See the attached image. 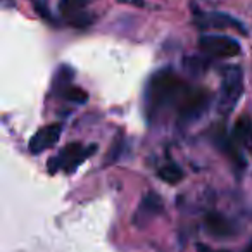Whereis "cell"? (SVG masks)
Here are the masks:
<instances>
[{
	"mask_svg": "<svg viewBox=\"0 0 252 252\" xmlns=\"http://www.w3.org/2000/svg\"><path fill=\"white\" fill-rule=\"evenodd\" d=\"M162 213V200L158 193H147L142 199L140 206H138L137 213H135L133 223L137 226H145L149 221H152L156 216Z\"/></svg>",
	"mask_w": 252,
	"mask_h": 252,
	"instance_id": "cell-7",
	"label": "cell"
},
{
	"mask_svg": "<svg viewBox=\"0 0 252 252\" xmlns=\"http://www.w3.org/2000/svg\"><path fill=\"white\" fill-rule=\"evenodd\" d=\"M187 69L193 74H200L206 71V63L199 57H193V59H187Z\"/></svg>",
	"mask_w": 252,
	"mask_h": 252,
	"instance_id": "cell-15",
	"label": "cell"
},
{
	"mask_svg": "<svg viewBox=\"0 0 252 252\" xmlns=\"http://www.w3.org/2000/svg\"><path fill=\"white\" fill-rule=\"evenodd\" d=\"M211 102V94L200 88H190L183 94V97L178 102V112L182 121H193L197 119Z\"/></svg>",
	"mask_w": 252,
	"mask_h": 252,
	"instance_id": "cell-4",
	"label": "cell"
},
{
	"mask_svg": "<svg viewBox=\"0 0 252 252\" xmlns=\"http://www.w3.org/2000/svg\"><path fill=\"white\" fill-rule=\"evenodd\" d=\"M197 249H199V252H214L209 247H204V245H197Z\"/></svg>",
	"mask_w": 252,
	"mask_h": 252,
	"instance_id": "cell-17",
	"label": "cell"
},
{
	"mask_svg": "<svg viewBox=\"0 0 252 252\" xmlns=\"http://www.w3.org/2000/svg\"><path fill=\"white\" fill-rule=\"evenodd\" d=\"M200 49L206 54H211L214 57H235L240 54L242 47L235 38L221 35H204L199 42Z\"/></svg>",
	"mask_w": 252,
	"mask_h": 252,
	"instance_id": "cell-5",
	"label": "cell"
},
{
	"mask_svg": "<svg viewBox=\"0 0 252 252\" xmlns=\"http://www.w3.org/2000/svg\"><path fill=\"white\" fill-rule=\"evenodd\" d=\"M97 151V145H90V147H83L81 144L74 142L69 144L61 151V154L57 158H52L49 161V171L50 173H57V171H73L76 169L85 159L90 158L94 152Z\"/></svg>",
	"mask_w": 252,
	"mask_h": 252,
	"instance_id": "cell-3",
	"label": "cell"
},
{
	"mask_svg": "<svg viewBox=\"0 0 252 252\" xmlns=\"http://www.w3.org/2000/svg\"><path fill=\"white\" fill-rule=\"evenodd\" d=\"M247 252H252V247H251V249H249V251H247Z\"/></svg>",
	"mask_w": 252,
	"mask_h": 252,
	"instance_id": "cell-18",
	"label": "cell"
},
{
	"mask_svg": "<svg viewBox=\"0 0 252 252\" xmlns=\"http://www.w3.org/2000/svg\"><path fill=\"white\" fill-rule=\"evenodd\" d=\"M71 76H73V73H71V69H67V66H63L59 69V73L56 74L54 85H56V88L61 94H63L67 87H71Z\"/></svg>",
	"mask_w": 252,
	"mask_h": 252,
	"instance_id": "cell-14",
	"label": "cell"
},
{
	"mask_svg": "<svg viewBox=\"0 0 252 252\" xmlns=\"http://www.w3.org/2000/svg\"><path fill=\"white\" fill-rule=\"evenodd\" d=\"M199 23H202V25H206V26H211V28H237V30H240L242 33H247L244 28H242V25L237 21V19L230 18L228 14H220V12L206 16V18Z\"/></svg>",
	"mask_w": 252,
	"mask_h": 252,
	"instance_id": "cell-10",
	"label": "cell"
},
{
	"mask_svg": "<svg viewBox=\"0 0 252 252\" xmlns=\"http://www.w3.org/2000/svg\"><path fill=\"white\" fill-rule=\"evenodd\" d=\"M242 94H244V73L238 66H228L223 71L220 111L228 114L240 100Z\"/></svg>",
	"mask_w": 252,
	"mask_h": 252,
	"instance_id": "cell-2",
	"label": "cell"
},
{
	"mask_svg": "<svg viewBox=\"0 0 252 252\" xmlns=\"http://www.w3.org/2000/svg\"><path fill=\"white\" fill-rule=\"evenodd\" d=\"M61 133H63V125L61 123H50V125L43 126L42 130L36 131L35 137L30 142V151L33 154H38V152L54 147L59 142Z\"/></svg>",
	"mask_w": 252,
	"mask_h": 252,
	"instance_id": "cell-6",
	"label": "cell"
},
{
	"mask_svg": "<svg viewBox=\"0 0 252 252\" xmlns=\"http://www.w3.org/2000/svg\"><path fill=\"white\" fill-rule=\"evenodd\" d=\"M63 97L66 98V100L73 102V104H85V102L88 100V94L87 90H83V88L80 87H67L66 90L63 92Z\"/></svg>",
	"mask_w": 252,
	"mask_h": 252,
	"instance_id": "cell-13",
	"label": "cell"
},
{
	"mask_svg": "<svg viewBox=\"0 0 252 252\" xmlns=\"http://www.w3.org/2000/svg\"><path fill=\"white\" fill-rule=\"evenodd\" d=\"M233 137L240 142L244 147L252 152V121L249 118H240L235 125Z\"/></svg>",
	"mask_w": 252,
	"mask_h": 252,
	"instance_id": "cell-11",
	"label": "cell"
},
{
	"mask_svg": "<svg viewBox=\"0 0 252 252\" xmlns=\"http://www.w3.org/2000/svg\"><path fill=\"white\" fill-rule=\"evenodd\" d=\"M158 176L169 185H176L183 180V171L176 164H166L158 171Z\"/></svg>",
	"mask_w": 252,
	"mask_h": 252,
	"instance_id": "cell-12",
	"label": "cell"
},
{
	"mask_svg": "<svg viewBox=\"0 0 252 252\" xmlns=\"http://www.w3.org/2000/svg\"><path fill=\"white\" fill-rule=\"evenodd\" d=\"M92 0H61L59 11L67 21H71L76 26H87L90 23V18H85V7Z\"/></svg>",
	"mask_w": 252,
	"mask_h": 252,
	"instance_id": "cell-8",
	"label": "cell"
},
{
	"mask_svg": "<svg viewBox=\"0 0 252 252\" xmlns=\"http://www.w3.org/2000/svg\"><path fill=\"white\" fill-rule=\"evenodd\" d=\"M206 228L214 237H230L235 233V228L224 216L218 213H209L206 216Z\"/></svg>",
	"mask_w": 252,
	"mask_h": 252,
	"instance_id": "cell-9",
	"label": "cell"
},
{
	"mask_svg": "<svg viewBox=\"0 0 252 252\" xmlns=\"http://www.w3.org/2000/svg\"><path fill=\"white\" fill-rule=\"evenodd\" d=\"M187 90H189V87L173 71H158L149 81L147 97H145L147 98V109L151 112H156L161 107H164V105H178L180 98L183 97V94Z\"/></svg>",
	"mask_w": 252,
	"mask_h": 252,
	"instance_id": "cell-1",
	"label": "cell"
},
{
	"mask_svg": "<svg viewBox=\"0 0 252 252\" xmlns=\"http://www.w3.org/2000/svg\"><path fill=\"white\" fill-rule=\"evenodd\" d=\"M33 4H35L36 11L43 16H49V9H47V0H33Z\"/></svg>",
	"mask_w": 252,
	"mask_h": 252,
	"instance_id": "cell-16",
	"label": "cell"
}]
</instances>
